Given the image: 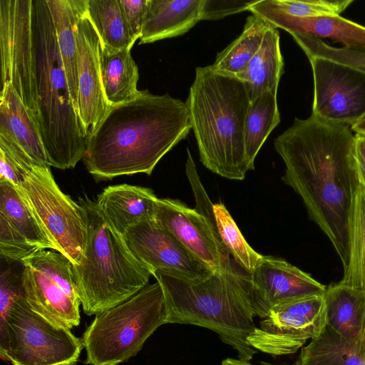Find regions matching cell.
<instances>
[{
  "label": "cell",
  "instance_id": "1",
  "mask_svg": "<svg viewBox=\"0 0 365 365\" xmlns=\"http://www.w3.org/2000/svg\"><path fill=\"white\" fill-rule=\"evenodd\" d=\"M285 165L282 181L302 198L328 237L344 269L349 259V222L361 183L351 125L314 115L295 118L274 140Z\"/></svg>",
  "mask_w": 365,
  "mask_h": 365
},
{
  "label": "cell",
  "instance_id": "2",
  "mask_svg": "<svg viewBox=\"0 0 365 365\" xmlns=\"http://www.w3.org/2000/svg\"><path fill=\"white\" fill-rule=\"evenodd\" d=\"M191 129L185 103L140 91L134 99L109 107L87 137L83 160L96 181L150 175Z\"/></svg>",
  "mask_w": 365,
  "mask_h": 365
},
{
  "label": "cell",
  "instance_id": "3",
  "mask_svg": "<svg viewBox=\"0 0 365 365\" xmlns=\"http://www.w3.org/2000/svg\"><path fill=\"white\" fill-rule=\"evenodd\" d=\"M251 103L244 81L211 65L197 67L187 99L200 162L212 173L242 180L248 170L245 125Z\"/></svg>",
  "mask_w": 365,
  "mask_h": 365
},
{
  "label": "cell",
  "instance_id": "4",
  "mask_svg": "<svg viewBox=\"0 0 365 365\" xmlns=\"http://www.w3.org/2000/svg\"><path fill=\"white\" fill-rule=\"evenodd\" d=\"M153 276L165 299L166 324L209 329L232 346L239 359L249 361L256 350L247 337L256 328L249 274L242 270L212 272L200 280H187L162 272Z\"/></svg>",
  "mask_w": 365,
  "mask_h": 365
},
{
  "label": "cell",
  "instance_id": "5",
  "mask_svg": "<svg viewBox=\"0 0 365 365\" xmlns=\"http://www.w3.org/2000/svg\"><path fill=\"white\" fill-rule=\"evenodd\" d=\"M33 1L36 123L47 164L73 168L83 160L87 135L72 102L46 1Z\"/></svg>",
  "mask_w": 365,
  "mask_h": 365
},
{
  "label": "cell",
  "instance_id": "6",
  "mask_svg": "<svg viewBox=\"0 0 365 365\" xmlns=\"http://www.w3.org/2000/svg\"><path fill=\"white\" fill-rule=\"evenodd\" d=\"M86 222L81 263L73 272L83 312L101 314L148 284L151 274L135 258L124 237L104 217L96 201L80 199Z\"/></svg>",
  "mask_w": 365,
  "mask_h": 365
},
{
  "label": "cell",
  "instance_id": "7",
  "mask_svg": "<svg viewBox=\"0 0 365 365\" xmlns=\"http://www.w3.org/2000/svg\"><path fill=\"white\" fill-rule=\"evenodd\" d=\"M163 292L157 282L125 302L96 314L82 337L85 363L118 365L135 356L145 341L165 324Z\"/></svg>",
  "mask_w": 365,
  "mask_h": 365
},
{
  "label": "cell",
  "instance_id": "8",
  "mask_svg": "<svg viewBox=\"0 0 365 365\" xmlns=\"http://www.w3.org/2000/svg\"><path fill=\"white\" fill-rule=\"evenodd\" d=\"M83 348L81 339L34 311L24 297L0 318V356L12 365H75Z\"/></svg>",
  "mask_w": 365,
  "mask_h": 365
},
{
  "label": "cell",
  "instance_id": "9",
  "mask_svg": "<svg viewBox=\"0 0 365 365\" xmlns=\"http://www.w3.org/2000/svg\"><path fill=\"white\" fill-rule=\"evenodd\" d=\"M49 165L34 164L18 188L24 197L56 251L73 265L83 259L86 222L83 208L56 182Z\"/></svg>",
  "mask_w": 365,
  "mask_h": 365
},
{
  "label": "cell",
  "instance_id": "10",
  "mask_svg": "<svg viewBox=\"0 0 365 365\" xmlns=\"http://www.w3.org/2000/svg\"><path fill=\"white\" fill-rule=\"evenodd\" d=\"M24 298L52 324L71 329L81 322V301L73 264L53 250H39L21 261Z\"/></svg>",
  "mask_w": 365,
  "mask_h": 365
},
{
  "label": "cell",
  "instance_id": "11",
  "mask_svg": "<svg viewBox=\"0 0 365 365\" xmlns=\"http://www.w3.org/2000/svg\"><path fill=\"white\" fill-rule=\"evenodd\" d=\"M33 0H0L1 86L9 84L37 119Z\"/></svg>",
  "mask_w": 365,
  "mask_h": 365
},
{
  "label": "cell",
  "instance_id": "12",
  "mask_svg": "<svg viewBox=\"0 0 365 365\" xmlns=\"http://www.w3.org/2000/svg\"><path fill=\"white\" fill-rule=\"evenodd\" d=\"M324 294L298 297L274 306L260 322V327L249 335L247 342L274 357L296 353L326 325Z\"/></svg>",
  "mask_w": 365,
  "mask_h": 365
},
{
  "label": "cell",
  "instance_id": "13",
  "mask_svg": "<svg viewBox=\"0 0 365 365\" xmlns=\"http://www.w3.org/2000/svg\"><path fill=\"white\" fill-rule=\"evenodd\" d=\"M313 73L314 116L353 125L365 117V73L329 59L309 58Z\"/></svg>",
  "mask_w": 365,
  "mask_h": 365
},
{
  "label": "cell",
  "instance_id": "14",
  "mask_svg": "<svg viewBox=\"0 0 365 365\" xmlns=\"http://www.w3.org/2000/svg\"><path fill=\"white\" fill-rule=\"evenodd\" d=\"M155 219L212 272L240 270L220 240L213 210L202 213L177 200L158 198Z\"/></svg>",
  "mask_w": 365,
  "mask_h": 365
},
{
  "label": "cell",
  "instance_id": "15",
  "mask_svg": "<svg viewBox=\"0 0 365 365\" xmlns=\"http://www.w3.org/2000/svg\"><path fill=\"white\" fill-rule=\"evenodd\" d=\"M123 237L131 252L151 275L162 272L195 281L212 273L155 219L134 225Z\"/></svg>",
  "mask_w": 365,
  "mask_h": 365
},
{
  "label": "cell",
  "instance_id": "16",
  "mask_svg": "<svg viewBox=\"0 0 365 365\" xmlns=\"http://www.w3.org/2000/svg\"><path fill=\"white\" fill-rule=\"evenodd\" d=\"M256 316L264 318L274 306L298 297L323 295L327 287L284 259L263 256L249 274Z\"/></svg>",
  "mask_w": 365,
  "mask_h": 365
},
{
  "label": "cell",
  "instance_id": "17",
  "mask_svg": "<svg viewBox=\"0 0 365 365\" xmlns=\"http://www.w3.org/2000/svg\"><path fill=\"white\" fill-rule=\"evenodd\" d=\"M86 7L77 22L76 47L78 115L88 137L103 118L110 106L102 83L101 44L87 16Z\"/></svg>",
  "mask_w": 365,
  "mask_h": 365
},
{
  "label": "cell",
  "instance_id": "18",
  "mask_svg": "<svg viewBox=\"0 0 365 365\" xmlns=\"http://www.w3.org/2000/svg\"><path fill=\"white\" fill-rule=\"evenodd\" d=\"M249 11L267 21L275 28L289 34L328 38L341 43L344 47L365 51V27L340 15L299 18L272 7L267 0H257Z\"/></svg>",
  "mask_w": 365,
  "mask_h": 365
},
{
  "label": "cell",
  "instance_id": "19",
  "mask_svg": "<svg viewBox=\"0 0 365 365\" xmlns=\"http://www.w3.org/2000/svg\"><path fill=\"white\" fill-rule=\"evenodd\" d=\"M158 200L150 188L120 184L106 187L96 202L106 220L123 235L134 225L155 219Z\"/></svg>",
  "mask_w": 365,
  "mask_h": 365
},
{
  "label": "cell",
  "instance_id": "20",
  "mask_svg": "<svg viewBox=\"0 0 365 365\" xmlns=\"http://www.w3.org/2000/svg\"><path fill=\"white\" fill-rule=\"evenodd\" d=\"M0 135L15 143L38 164L48 165L35 116L9 84L1 86L0 93Z\"/></svg>",
  "mask_w": 365,
  "mask_h": 365
},
{
  "label": "cell",
  "instance_id": "21",
  "mask_svg": "<svg viewBox=\"0 0 365 365\" xmlns=\"http://www.w3.org/2000/svg\"><path fill=\"white\" fill-rule=\"evenodd\" d=\"M202 0H148L140 44L176 37L201 21Z\"/></svg>",
  "mask_w": 365,
  "mask_h": 365
},
{
  "label": "cell",
  "instance_id": "22",
  "mask_svg": "<svg viewBox=\"0 0 365 365\" xmlns=\"http://www.w3.org/2000/svg\"><path fill=\"white\" fill-rule=\"evenodd\" d=\"M46 1L53 20L71 97L78 113L76 26L88 0Z\"/></svg>",
  "mask_w": 365,
  "mask_h": 365
},
{
  "label": "cell",
  "instance_id": "23",
  "mask_svg": "<svg viewBox=\"0 0 365 365\" xmlns=\"http://www.w3.org/2000/svg\"><path fill=\"white\" fill-rule=\"evenodd\" d=\"M324 298L326 324L358 344L365 321V293L338 282L327 287Z\"/></svg>",
  "mask_w": 365,
  "mask_h": 365
},
{
  "label": "cell",
  "instance_id": "24",
  "mask_svg": "<svg viewBox=\"0 0 365 365\" xmlns=\"http://www.w3.org/2000/svg\"><path fill=\"white\" fill-rule=\"evenodd\" d=\"M283 69L279 33L272 26L266 32L258 51L237 77L245 83L252 102L264 92L277 93Z\"/></svg>",
  "mask_w": 365,
  "mask_h": 365
},
{
  "label": "cell",
  "instance_id": "25",
  "mask_svg": "<svg viewBox=\"0 0 365 365\" xmlns=\"http://www.w3.org/2000/svg\"><path fill=\"white\" fill-rule=\"evenodd\" d=\"M101 70L109 106L128 102L138 95V68L130 49L110 51L101 48Z\"/></svg>",
  "mask_w": 365,
  "mask_h": 365
},
{
  "label": "cell",
  "instance_id": "26",
  "mask_svg": "<svg viewBox=\"0 0 365 365\" xmlns=\"http://www.w3.org/2000/svg\"><path fill=\"white\" fill-rule=\"evenodd\" d=\"M296 365H365L358 344L326 324L320 334L301 348Z\"/></svg>",
  "mask_w": 365,
  "mask_h": 365
},
{
  "label": "cell",
  "instance_id": "27",
  "mask_svg": "<svg viewBox=\"0 0 365 365\" xmlns=\"http://www.w3.org/2000/svg\"><path fill=\"white\" fill-rule=\"evenodd\" d=\"M0 215L31 245L56 250L20 190L4 180H0Z\"/></svg>",
  "mask_w": 365,
  "mask_h": 365
},
{
  "label": "cell",
  "instance_id": "28",
  "mask_svg": "<svg viewBox=\"0 0 365 365\" xmlns=\"http://www.w3.org/2000/svg\"><path fill=\"white\" fill-rule=\"evenodd\" d=\"M86 14L103 49L131 50L133 40L118 0H88Z\"/></svg>",
  "mask_w": 365,
  "mask_h": 365
},
{
  "label": "cell",
  "instance_id": "29",
  "mask_svg": "<svg viewBox=\"0 0 365 365\" xmlns=\"http://www.w3.org/2000/svg\"><path fill=\"white\" fill-rule=\"evenodd\" d=\"M272 26L257 15L248 16L241 34L217 54L212 68L235 76L241 73L259 49L266 32Z\"/></svg>",
  "mask_w": 365,
  "mask_h": 365
},
{
  "label": "cell",
  "instance_id": "30",
  "mask_svg": "<svg viewBox=\"0 0 365 365\" xmlns=\"http://www.w3.org/2000/svg\"><path fill=\"white\" fill-rule=\"evenodd\" d=\"M277 93L267 91L250 103L245 125V148L248 170L271 132L280 122Z\"/></svg>",
  "mask_w": 365,
  "mask_h": 365
},
{
  "label": "cell",
  "instance_id": "31",
  "mask_svg": "<svg viewBox=\"0 0 365 365\" xmlns=\"http://www.w3.org/2000/svg\"><path fill=\"white\" fill-rule=\"evenodd\" d=\"M341 284L365 293V188L360 183L349 222V259Z\"/></svg>",
  "mask_w": 365,
  "mask_h": 365
},
{
  "label": "cell",
  "instance_id": "32",
  "mask_svg": "<svg viewBox=\"0 0 365 365\" xmlns=\"http://www.w3.org/2000/svg\"><path fill=\"white\" fill-rule=\"evenodd\" d=\"M213 213L217 231L224 247L235 263L247 274H251L263 255L257 252L245 240L223 204H214Z\"/></svg>",
  "mask_w": 365,
  "mask_h": 365
},
{
  "label": "cell",
  "instance_id": "33",
  "mask_svg": "<svg viewBox=\"0 0 365 365\" xmlns=\"http://www.w3.org/2000/svg\"><path fill=\"white\" fill-rule=\"evenodd\" d=\"M308 58L318 57L351 66L365 73V51L349 48H336L320 38L309 36L292 35Z\"/></svg>",
  "mask_w": 365,
  "mask_h": 365
},
{
  "label": "cell",
  "instance_id": "34",
  "mask_svg": "<svg viewBox=\"0 0 365 365\" xmlns=\"http://www.w3.org/2000/svg\"><path fill=\"white\" fill-rule=\"evenodd\" d=\"M34 164L38 163L15 143L0 135V180L19 188L26 172Z\"/></svg>",
  "mask_w": 365,
  "mask_h": 365
},
{
  "label": "cell",
  "instance_id": "35",
  "mask_svg": "<svg viewBox=\"0 0 365 365\" xmlns=\"http://www.w3.org/2000/svg\"><path fill=\"white\" fill-rule=\"evenodd\" d=\"M274 9L288 15L310 18L327 15H339L351 3V0H267Z\"/></svg>",
  "mask_w": 365,
  "mask_h": 365
},
{
  "label": "cell",
  "instance_id": "36",
  "mask_svg": "<svg viewBox=\"0 0 365 365\" xmlns=\"http://www.w3.org/2000/svg\"><path fill=\"white\" fill-rule=\"evenodd\" d=\"M39 250L0 215V254L7 262H20Z\"/></svg>",
  "mask_w": 365,
  "mask_h": 365
},
{
  "label": "cell",
  "instance_id": "37",
  "mask_svg": "<svg viewBox=\"0 0 365 365\" xmlns=\"http://www.w3.org/2000/svg\"><path fill=\"white\" fill-rule=\"evenodd\" d=\"M22 271L17 273L11 267L1 269L0 272V318L3 317L12 304L24 297Z\"/></svg>",
  "mask_w": 365,
  "mask_h": 365
},
{
  "label": "cell",
  "instance_id": "38",
  "mask_svg": "<svg viewBox=\"0 0 365 365\" xmlns=\"http://www.w3.org/2000/svg\"><path fill=\"white\" fill-rule=\"evenodd\" d=\"M257 0H202L201 21L217 20L225 16L248 11Z\"/></svg>",
  "mask_w": 365,
  "mask_h": 365
},
{
  "label": "cell",
  "instance_id": "39",
  "mask_svg": "<svg viewBox=\"0 0 365 365\" xmlns=\"http://www.w3.org/2000/svg\"><path fill=\"white\" fill-rule=\"evenodd\" d=\"M130 34L140 39L148 6V0H118Z\"/></svg>",
  "mask_w": 365,
  "mask_h": 365
},
{
  "label": "cell",
  "instance_id": "40",
  "mask_svg": "<svg viewBox=\"0 0 365 365\" xmlns=\"http://www.w3.org/2000/svg\"><path fill=\"white\" fill-rule=\"evenodd\" d=\"M355 155L361 183L365 188V134L355 135Z\"/></svg>",
  "mask_w": 365,
  "mask_h": 365
},
{
  "label": "cell",
  "instance_id": "41",
  "mask_svg": "<svg viewBox=\"0 0 365 365\" xmlns=\"http://www.w3.org/2000/svg\"><path fill=\"white\" fill-rule=\"evenodd\" d=\"M358 351L359 354L365 359V321L363 329L358 342Z\"/></svg>",
  "mask_w": 365,
  "mask_h": 365
},
{
  "label": "cell",
  "instance_id": "42",
  "mask_svg": "<svg viewBox=\"0 0 365 365\" xmlns=\"http://www.w3.org/2000/svg\"><path fill=\"white\" fill-rule=\"evenodd\" d=\"M351 130L356 133L365 134V117L351 126Z\"/></svg>",
  "mask_w": 365,
  "mask_h": 365
},
{
  "label": "cell",
  "instance_id": "43",
  "mask_svg": "<svg viewBox=\"0 0 365 365\" xmlns=\"http://www.w3.org/2000/svg\"><path fill=\"white\" fill-rule=\"evenodd\" d=\"M222 365H252L249 361L235 359H226L222 361Z\"/></svg>",
  "mask_w": 365,
  "mask_h": 365
},
{
  "label": "cell",
  "instance_id": "44",
  "mask_svg": "<svg viewBox=\"0 0 365 365\" xmlns=\"http://www.w3.org/2000/svg\"><path fill=\"white\" fill-rule=\"evenodd\" d=\"M260 364L261 365H296L295 363L292 364H270V363H268V362H265V361H260Z\"/></svg>",
  "mask_w": 365,
  "mask_h": 365
}]
</instances>
